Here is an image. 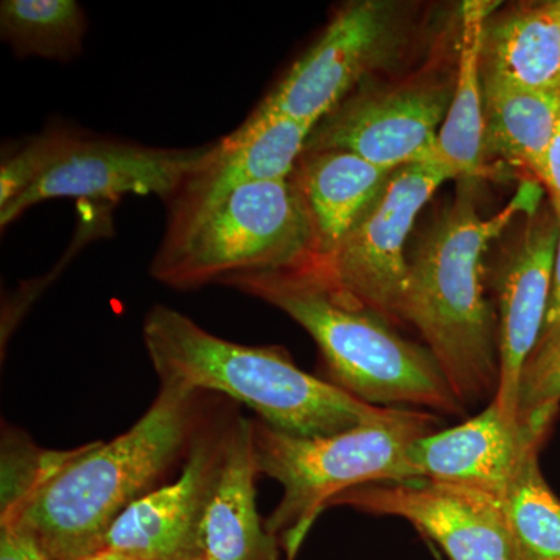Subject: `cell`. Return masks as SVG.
Returning <instances> with one entry per match:
<instances>
[{"instance_id": "cell-25", "label": "cell", "mask_w": 560, "mask_h": 560, "mask_svg": "<svg viewBox=\"0 0 560 560\" xmlns=\"http://www.w3.org/2000/svg\"><path fill=\"white\" fill-rule=\"evenodd\" d=\"M560 401V340L536 346L523 370L518 418Z\"/></svg>"}, {"instance_id": "cell-8", "label": "cell", "mask_w": 560, "mask_h": 560, "mask_svg": "<svg viewBox=\"0 0 560 560\" xmlns=\"http://www.w3.org/2000/svg\"><path fill=\"white\" fill-rule=\"evenodd\" d=\"M453 91L455 81L436 77L394 86L366 81L313 125L304 151H348L389 171L441 161L438 136Z\"/></svg>"}, {"instance_id": "cell-24", "label": "cell", "mask_w": 560, "mask_h": 560, "mask_svg": "<svg viewBox=\"0 0 560 560\" xmlns=\"http://www.w3.org/2000/svg\"><path fill=\"white\" fill-rule=\"evenodd\" d=\"M79 135L69 130L40 132L0 165V209L31 189L55 164Z\"/></svg>"}, {"instance_id": "cell-1", "label": "cell", "mask_w": 560, "mask_h": 560, "mask_svg": "<svg viewBox=\"0 0 560 560\" xmlns=\"http://www.w3.org/2000/svg\"><path fill=\"white\" fill-rule=\"evenodd\" d=\"M197 390L161 386L156 399L120 436L77 448L75 455L0 523H14L55 560H79L102 550L114 522L160 488L187 458L202 419Z\"/></svg>"}, {"instance_id": "cell-6", "label": "cell", "mask_w": 560, "mask_h": 560, "mask_svg": "<svg viewBox=\"0 0 560 560\" xmlns=\"http://www.w3.org/2000/svg\"><path fill=\"white\" fill-rule=\"evenodd\" d=\"M315 259L311 221L291 178L235 190L189 230L165 235L150 272L194 290L243 272L283 270Z\"/></svg>"}, {"instance_id": "cell-26", "label": "cell", "mask_w": 560, "mask_h": 560, "mask_svg": "<svg viewBox=\"0 0 560 560\" xmlns=\"http://www.w3.org/2000/svg\"><path fill=\"white\" fill-rule=\"evenodd\" d=\"M0 560H55L40 541L14 523H0Z\"/></svg>"}, {"instance_id": "cell-11", "label": "cell", "mask_w": 560, "mask_h": 560, "mask_svg": "<svg viewBox=\"0 0 560 560\" xmlns=\"http://www.w3.org/2000/svg\"><path fill=\"white\" fill-rule=\"evenodd\" d=\"M329 506L410 522L451 560H518L499 501L433 480L374 482L346 490Z\"/></svg>"}, {"instance_id": "cell-15", "label": "cell", "mask_w": 560, "mask_h": 560, "mask_svg": "<svg viewBox=\"0 0 560 560\" xmlns=\"http://www.w3.org/2000/svg\"><path fill=\"white\" fill-rule=\"evenodd\" d=\"M312 128L285 116L250 114L242 127L213 143L208 158L168 200L165 235L189 230L243 186L290 178Z\"/></svg>"}, {"instance_id": "cell-18", "label": "cell", "mask_w": 560, "mask_h": 560, "mask_svg": "<svg viewBox=\"0 0 560 560\" xmlns=\"http://www.w3.org/2000/svg\"><path fill=\"white\" fill-rule=\"evenodd\" d=\"M482 80L560 94V0L529 3L486 22Z\"/></svg>"}, {"instance_id": "cell-17", "label": "cell", "mask_w": 560, "mask_h": 560, "mask_svg": "<svg viewBox=\"0 0 560 560\" xmlns=\"http://www.w3.org/2000/svg\"><path fill=\"white\" fill-rule=\"evenodd\" d=\"M394 171L340 150L304 151L290 178L311 221L315 260H330Z\"/></svg>"}, {"instance_id": "cell-2", "label": "cell", "mask_w": 560, "mask_h": 560, "mask_svg": "<svg viewBox=\"0 0 560 560\" xmlns=\"http://www.w3.org/2000/svg\"><path fill=\"white\" fill-rule=\"evenodd\" d=\"M533 198L522 189L482 219L470 191H460L408 260L401 320L422 335L464 407L493 400L499 386V320L486 296V253Z\"/></svg>"}, {"instance_id": "cell-7", "label": "cell", "mask_w": 560, "mask_h": 560, "mask_svg": "<svg viewBox=\"0 0 560 560\" xmlns=\"http://www.w3.org/2000/svg\"><path fill=\"white\" fill-rule=\"evenodd\" d=\"M408 36L410 27L399 3H346L254 113L313 127L357 88L399 60Z\"/></svg>"}, {"instance_id": "cell-5", "label": "cell", "mask_w": 560, "mask_h": 560, "mask_svg": "<svg viewBox=\"0 0 560 560\" xmlns=\"http://www.w3.org/2000/svg\"><path fill=\"white\" fill-rule=\"evenodd\" d=\"M441 419L416 408H389L385 418L329 436L300 438L253 420L259 474L282 486L265 526L293 560L320 512L346 490L374 482L418 480L412 444Z\"/></svg>"}, {"instance_id": "cell-3", "label": "cell", "mask_w": 560, "mask_h": 560, "mask_svg": "<svg viewBox=\"0 0 560 560\" xmlns=\"http://www.w3.org/2000/svg\"><path fill=\"white\" fill-rule=\"evenodd\" d=\"M223 285L279 308L320 350L330 383L371 405H411L463 415L433 353L401 338L389 320L338 289L313 259L283 270L243 272Z\"/></svg>"}, {"instance_id": "cell-21", "label": "cell", "mask_w": 560, "mask_h": 560, "mask_svg": "<svg viewBox=\"0 0 560 560\" xmlns=\"http://www.w3.org/2000/svg\"><path fill=\"white\" fill-rule=\"evenodd\" d=\"M540 447L530 448L500 500L518 560H560V500L541 475Z\"/></svg>"}, {"instance_id": "cell-4", "label": "cell", "mask_w": 560, "mask_h": 560, "mask_svg": "<svg viewBox=\"0 0 560 560\" xmlns=\"http://www.w3.org/2000/svg\"><path fill=\"white\" fill-rule=\"evenodd\" d=\"M142 337L161 386L226 394L291 436H329L375 422L389 410L313 377L279 346L223 340L167 305L147 313Z\"/></svg>"}, {"instance_id": "cell-28", "label": "cell", "mask_w": 560, "mask_h": 560, "mask_svg": "<svg viewBox=\"0 0 560 560\" xmlns=\"http://www.w3.org/2000/svg\"><path fill=\"white\" fill-rule=\"evenodd\" d=\"M541 183L547 187L551 198H558V200H560V113L558 121H556L555 131H552Z\"/></svg>"}, {"instance_id": "cell-12", "label": "cell", "mask_w": 560, "mask_h": 560, "mask_svg": "<svg viewBox=\"0 0 560 560\" xmlns=\"http://www.w3.org/2000/svg\"><path fill=\"white\" fill-rule=\"evenodd\" d=\"M558 237V219L552 208L530 213L521 234L504 246L493 270L500 375L492 401L510 422L521 420L522 374L547 318Z\"/></svg>"}, {"instance_id": "cell-30", "label": "cell", "mask_w": 560, "mask_h": 560, "mask_svg": "<svg viewBox=\"0 0 560 560\" xmlns=\"http://www.w3.org/2000/svg\"><path fill=\"white\" fill-rule=\"evenodd\" d=\"M191 560H206L205 558H195V559H191Z\"/></svg>"}, {"instance_id": "cell-23", "label": "cell", "mask_w": 560, "mask_h": 560, "mask_svg": "<svg viewBox=\"0 0 560 560\" xmlns=\"http://www.w3.org/2000/svg\"><path fill=\"white\" fill-rule=\"evenodd\" d=\"M77 448L69 452L44 451L22 441L20 431H3L2 508L0 518L18 510L28 497L65 466Z\"/></svg>"}, {"instance_id": "cell-10", "label": "cell", "mask_w": 560, "mask_h": 560, "mask_svg": "<svg viewBox=\"0 0 560 560\" xmlns=\"http://www.w3.org/2000/svg\"><path fill=\"white\" fill-rule=\"evenodd\" d=\"M212 145L151 149L79 136L31 189L0 209V226L5 230L25 210L51 198L119 200L125 195H158L168 201Z\"/></svg>"}, {"instance_id": "cell-27", "label": "cell", "mask_w": 560, "mask_h": 560, "mask_svg": "<svg viewBox=\"0 0 560 560\" xmlns=\"http://www.w3.org/2000/svg\"><path fill=\"white\" fill-rule=\"evenodd\" d=\"M551 208L555 210L556 219H558V248H556L547 318H545L544 330H541L540 340L537 342V346L560 340V200L558 198H551Z\"/></svg>"}, {"instance_id": "cell-16", "label": "cell", "mask_w": 560, "mask_h": 560, "mask_svg": "<svg viewBox=\"0 0 560 560\" xmlns=\"http://www.w3.org/2000/svg\"><path fill=\"white\" fill-rule=\"evenodd\" d=\"M253 420L234 416L230 441L198 526V558L278 560L279 541L257 511Z\"/></svg>"}, {"instance_id": "cell-29", "label": "cell", "mask_w": 560, "mask_h": 560, "mask_svg": "<svg viewBox=\"0 0 560 560\" xmlns=\"http://www.w3.org/2000/svg\"><path fill=\"white\" fill-rule=\"evenodd\" d=\"M79 560H143L138 558V556L128 555V552H121L116 550H110V548H102V550L92 552V555L86 556V558Z\"/></svg>"}, {"instance_id": "cell-20", "label": "cell", "mask_w": 560, "mask_h": 560, "mask_svg": "<svg viewBox=\"0 0 560 560\" xmlns=\"http://www.w3.org/2000/svg\"><path fill=\"white\" fill-rule=\"evenodd\" d=\"M485 149L544 178L545 161L560 113V94L482 80Z\"/></svg>"}, {"instance_id": "cell-13", "label": "cell", "mask_w": 560, "mask_h": 560, "mask_svg": "<svg viewBox=\"0 0 560 560\" xmlns=\"http://www.w3.org/2000/svg\"><path fill=\"white\" fill-rule=\"evenodd\" d=\"M556 412L552 405L510 422L490 401L475 418L412 444L416 478L459 486L500 503L530 448L544 444Z\"/></svg>"}, {"instance_id": "cell-9", "label": "cell", "mask_w": 560, "mask_h": 560, "mask_svg": "<svg viewBox=\"0 0 560 560\" xmlns=\"http://www.w3.org/2000/svg\"><path fill=\"white\" fill-rule=\"evenodd\" d=\"M456 178L441 161L396 168L381 197L330 260L313 264L338 287L383 318L401 320L407 291L405 245L420 210L442 184Z\"/></svg>"}, {"instance_id": "cell-22", "label": "cell", "mask_w": 560, "mask_h": 560, "mask_svg": "<svg viewBox=\"0 0 560 560\" xmlns=\"http://www.w3.org/2000/svg\"><path fill=\"white\" fill-rule=\"evenodd\" d=\"M86 16L73 0H3L0 35L18 57L68 61L83 47Z\"/></svg>"}, {"instance_id": "cell-19", "label": "cell", "mask_w": 560, "mask_h": 560, "mask_svg": "<svg viewBox=\"0 0 560 560\" xmlns=\"http://www.w3.org/2000/svg\"><path fill=\"white\" fill-rule=\"evenodd\" d=\"M499 5L489 0H466L460 5L455 91L438 136L440 160L458 179H480L489 171L485 149L481 54L486 22Z\"/></svg>"}, {"instance_id": "cell-14", "label": "cell", "mask_w": 560, "mask_h": 560, "mask_svg": "<svg viewBox=\"0 0 560 560\" xmlns=\"http://www.w3.org/2000/svg\"><path fill=\"white\" fill-rule=\"evenodd\" d=\"M232 420L234 416L206 422L178 480L160 486L131 504L110 526L103 548L143 560L198 558V526L223 463Z\"/></svg>"}]
</instances>
